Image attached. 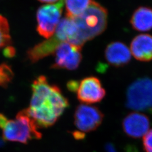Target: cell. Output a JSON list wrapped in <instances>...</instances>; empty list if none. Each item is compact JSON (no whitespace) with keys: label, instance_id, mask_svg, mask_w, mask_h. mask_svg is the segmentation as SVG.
<instances>
[{"label":"cell","instance_id":"cell-15","mask_svg":"<svg viewBox=\"0 0 152 152\" xmlns=\"http://www.w3.org/2000/svg\"><path fill=\"white\" fill-rule=\"evenodd\" d=\"M13 76V72L9 65L5 63L0 64V87H7Z\"/></svg>","mask_w":152,"mask_h":152},{"label":"cell","instance_id":"cell-9","mask_svg":"<svg viewBox=\"0 0 152 152\" xmlns=\"http://www.w3.org/2000/svg\"><path fill=\"white\" fill-rule=\"evenodd\" d=\"M122 125L127 136L137 139L147 134L150 127V121L145 114L133 112L125 117Z\"/></svg>","mask_w":152,"mask_h":152},{"label":"cell","instance_id":"cell-17","mask_svg":"<svg viewBox=\"0 0 152 152\" xmlns=\"http://www.w3.org/2000/svg\"><path fill=\"white\" fill-rule=\"evenodd\" d=\"M79 82L76 81H71L69 82L67 84V87L69 90L72 92H76L77 88L78 86Z\"/></svg>","mask_w":152,"mask_h":152},{"label":"cell","instance_id":"cell-14","mask_svg":"<svg viewBox=\"0 0 152 152\" xmlns=\"http://www.w3.org/2000/svg\"><path fill=\"white\" fill-rule=\"evenodd\" d=\"M11 43L9 23L5 17L0 15V49Z\"/></svg>","mask_w":152,"mask_h":152},{"label":"cell","instance_id":"cell-7","mask_svg":"<svg viewBox=\"0 0 152 152\" xmlns=\"http://www.w3.org/2000/svg\"><path fill=\"white\" fill-rule=\"evenodd\" d=\"M55 63L53 68L55 69H76L82 59L81 47L64 42L56 49Z\"/></svg>","mask_w":152,"mask_h":152},{"label":"cell","instance_id":"cell-1","mask_svg":"<svg viewBox=\"0 0 152 152\" xmlns=\"http://www.w3.org/2000/svg\"><path fill=\"white\" fill-rule=\"evenodd\" d=\"M32 91L28 113L38 129L52 126L69 107L67 98L59 87L50 84L44 76L33 82Z\"/></svg>","mask_w":152,"mask_h":152},{"label":"cell","instance_id":"cell-3","mask_svg":"<svg viewBox=\"0 0 152 152\" xmlns=\"http://www.w3.org/2000/svg\"><path fill=\"white\" fill-rule=\"evenodd\" d=\"M77 29L78 46L81 47L102 34L108 23V12L105 8L93 1L82 14L73 19Z\"/></svg>","mask_w":152,"mask_h":152},{"label":"cell","instance_id":"cell-10","mask_svg":"<svg viewBox=\"0 0 152 152\" xmlns=\"http://www.w3.org/2000/svg\"><path fill=\"white\" fill-rule=\"evenodd\" d=\"M105 58L109 64L115 67L127 65L131 59L130 50L122 42L115 41L107 46Z\"/></svg>","mask_w":152,"mask_h":152},{"label":"cell","instance_id":"cell-20","mask_svg":"<svg viewBox=\"0 0 152 152\" xmlns=\"http://www.w3.org/2000/svg\"><path fill=\"white\" fill-rule=\"evenodd\" d=\"M38 1L45 3H53L57 1H59L60 0H38Z\"/></svg>","mask_w":152,"mask_h":152},{"label":"cell","instance_id":"cell-4","mask_svg":"<svg viewBox=\"0 0 152 152\" xmlns=\"http://www.w3.org/2000/svg\"><path fill=\"white\" fill-rule=\"evenodd\" d=\"M126 100L129 109L152 113V79L142 77L131 83L127 89Z\"/></svg>","mask_w":152,"mask_h":152},{"label":"cell","instance_id":"cell-16","mask_svg":"<svg viewBox=\"0 0 152 152\" xmlns=\"http://www.w3.org/2000/svg\"><path fill=\"white\" fill-rule=\"evenodd\" d=\"M143 147L145 152H152V129L148 131L144 136Z\"/></svg>","mask_w":152,"mask_h":152},{"label":"cell","instance_id":"cell-8","mask_svg":"<svg viewBox=\"0 0 152 152\" xmlns=\"http://www.w3.org/2000/svg\"><path fill=\"white\" fill-rule=\"evenodd\" d=\"M76 92L81 102L88 105L100 102L106 94L101 82L95 77L83 79L79 82Z\"/></svg>","mask_w":152,"mask_h":152},{"label":"cell","instance_id":"cell-13","mask_svg":"<svg viewBox=\"0 0 152 152\" xmlns=\"http://www.w3.org/2000/svg\"><path fill=\"white\" fill-rule=\"evenodd\" d=\"M93 0H65L66 17L73 19L82 14Z\"/></svg>","mask_w":152,"mask_h":152},{"label":"cell","instance_id":"cell-11","mask_svg":"<svg viewBox=\"0 0 152 152\" xmlns=\"http://www.w3.org/2000/svg\"><path fill=\"white\" fill-rule=\"evenodd\" d=\"M131 54L137 60L148 62L152 60V36L140 34L135 36L130 44Z\"/></svg>","mask_w":152,"mask_h":152},{"label":"cell","instance_id":"cell-6","mask_svg":"<svg viewBox=\"0 0 152 152\" xmlns=\"http://www.w3.org/2000/svg\"><path fill=\"white\" fill-rule=\"evenodd\" d=\"M103 118V113L98 107L85 104L78 105L74 114L75 125L78 132L84 135L96 130Z\"/></svg>","mask_w":152,"mask_h":152},{"label":"cell","instance_id":"cell-18","mask_svg":"<svg viewBox=\"0 0 152 152\" xmlns=\"http://www.w3.org/2000/svg\"><path fill=\"white\" fill-rule=\"evenodd\" d=\"M15 50L13 48L10 47V46H7L4 51V55L6 56L7 57H12L15 54Z\"/></svg>","mask_w":152,"mask_h":152},{"label":"cell","instance_id":"cell-5","mask_svg":"<svg viewBox=\"0 0 152 152\" xmlns=\"http://www.w3.org/2000/svg\"><path fill=\"white\" fill-rule=\"evenodd\" d=\"M64 0H60L55 4L40 7L37 12L38 33L45 38H50L54 34L60 23Z\"/></svg>","mask_w":152,"mask_h":152},{"label":"cell","instance_id":"cell-19","mask_svg":"<svg viewBox=\"0 0 152 152\" xmlns=\"http://www.w3.org/2000/svg\"><path fill=\"white\" fill-rule=\"evenodd\" d=\"M105 152H118L114 145L111 143H108L105 147Z\"/></svg>","mask_w":152,"mask_h":152},{"label":"cell","instance_id":"cell-12","mask_svg":"<svg viewBox=\"0 0 152 152\" xmlns=\"http://www.w3.org/2000/svg\"><path fill=\"white\" fill-rule=\"evenodd\" d=\"M130 24L135 30L147 32L152 29V9L140 6L136 9L131 17Z\"/></svg>","mask_w":152,"mask_h":152},{"label":"cell","instance_id":"cell-2","mask_svg":"<svg viewBox=\"0 0 152 152\" xmlns=\"http://www.w3.org/2000/svg\"><path fill=\"white\" fill-rule=\"evenodd\" d=\"M0 129L2 130L3 139L6 141L27 144L29 141L40 139L42 137L27 109L20 111L12 120L0 113Z\"/></svg>","mask_w":152,"mask_h":152}]
</instances>
